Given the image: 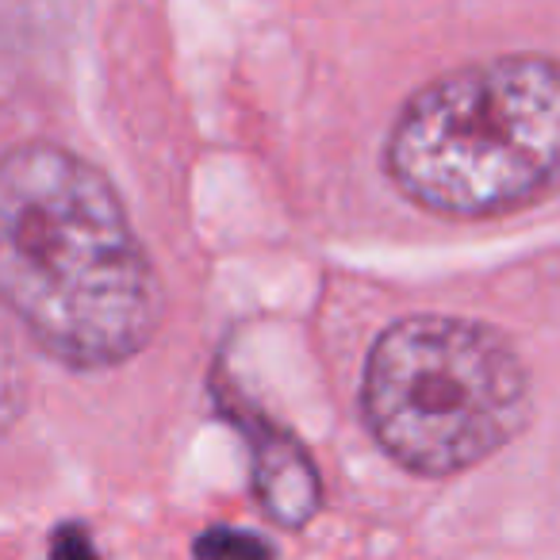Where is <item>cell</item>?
<instances>
[{
	"mask_svg": "<svg viewBox=\"0 0 560 560\" xmlns=\"http://www.w3.org/2000/svg\"><path fill=\"white\" fill-rule=\"evenodd\" d=\"M384 170L450 219L514 215L560 192V58L503 55L422 85L396 116Z\"/></svg>",
	"mask_w": 560,
	"mask_h": 560,
	"instance_id": "2",
	"label": "cell"
},
{
	"mask_svg": "<svg viewBox=\"0 0 560 560\" xmlns=\"http://www.w3.org/2000/svg\"><path fill=\"white\" fill-rule=\"evenodd\" d=\"M365 427L407 472L483 465L526 430L534 384L495 327L460 315H407L373 342L361 376Z\"/></svg>",
	"mask_w": 560,
	"mask_h": 560,
	"instance_id": "3",
	"label": "cell"
},
{
	"mask_svg": "<svg viewBox=\"0 0 560 560\" xmlns=\"http://www.w3.org/2000/svg\"><path fill=\"white\" fill-rule=\"evenodd\" d=\"M0 289L47 358L78 373L154 342L165 289L116 185L58 142H20L0 170Z\"/></svg>",
	"mask_w": 560,
	"mask_h": 560,
	"instance_id": "1",
	"label": "cell"
},
{
	"mask_svg": "<svg viewBox=\"0 0 560 560\" xmlns=\"http://www.w3.org/2000/svg\"><path fill=\"white\" fill-rule=\"evenodd\" d=\"M242 430L249 442V460H254V495L261 511L284 529H300L319 514L323 506V480L315 460L292 434L272 427L269 419L242 415Z\"/></svg>",
	"mask_w": 560,
	"mask_h": 560,
	"instance_id": "4",
	"label": "cell"
},
{
	"mask_svg": "<svg viewBox=\"0 0 560 560\" xmlns=\"http://www.w3.org/2000/svg\"><path fill=\"white\" fill-rule=\"evenodd\" d=\"M96 545L81 526H58V534L50 537V557H93Z\"/></svg>",
	"mask_w": 560,
	"mask_h": 560,
	"instance_id": "6",
	"label": "cell"
},
{
	"mask_svg": "<svg viewBox=\"0 0 560 560\" xmlns=\"http://www.w3.org/2000/svg\"><path fill=\"white\" fill-rule=\"evenodd\" d=\"M196 557H269L272 541H265L261 534H249V529H234V526H211L196 537L192 545Z\"/></svg>",
	"mask_w": 560,
	"mask_h": 560,
	"instance_id": "5",
	"label": "cell"
}]
</instances>
